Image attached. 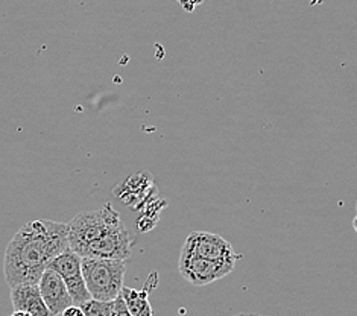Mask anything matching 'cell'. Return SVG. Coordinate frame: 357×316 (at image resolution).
I'll return each mask as SVG.
<instances>
[{"mask_svg":"<svg viewBox=\"0 0 357 316\" xmlns=\"http://www.w3.org/2000/svg\"><path fill=\"white\" fill-rule=\"evenodd\" d=\"M356 210H357V201H356Z\"/></svg>","mask_w":357,"mask_h":316,"instance_id":"16","label":"cell"},{"mask_svg":"<svg viewBox=\"0 0 357 316\" xmlns=\"http://www.w3.org/2000/svg\"><path fill=\"white\" fill-rule=\"evenodd\" d=\"M50 269L63 278L67 286V290L73 300V304L81 306L90 300V292L86 286V280L82 276V257L76 254L70 248H67L59 255L49 263Z\"/></svg>","mask_w":357,"mask_h":316,"instance_id":"5","label":"cell"},{"mask_svg":"<svg viewBox=\"0 0 357 316\" xmlns=\"http://www.w3.org/2000/svg\"><path fill=\"white\" fill-rule=\"evenodd\" d=\"M236 260H210L181 253L178 269L181 277L193 286H206L231 274Z\"/></svg>","mask_w":357,"mask_h":316,"instance_id":"4","label":"cell"},{"mask_svg":"<svg viewBox=\"0 0 357 316\" xmlns=\"http://www.w3.org/2000/svg\"><path fill=\"white\" fill-rule=\"evenodd\" d=\"M69 248L81 257L128 260L134 239L119 211L105 204L98 210L82 211L69 224Z\"/></svg>","mask_w":357,"mask_h":316,"instance_id":"2","label":"cell"},{"mask_svg":"<svg viewBox=\"0 0 357 316\" xmlns=\"http://www.w3.org/2000/svg\"><path fill=\"white\" fill-rule=\"evenodd\" d=\"M236 316H266V315H257V313H241V315H236Z\"/></svg>","mask_w":357,"mask_h":316,"instance_id":"14","label":"cell"},{"mask_svg":"<svg viewBox=\"0 0 357 316\" xmlns=\"http://www.w3.org/2000/svg\"><path fill=\"white\" fill-rule=\"evenodd\" d=\"M181 253L210 260H236V253L228 241L215 233L195 232L187 236Z\"/></svg>","mask_w":357,"mask_h":316,"instance_id":"6","label":"cell"},{"mask_svg":"<svg viewBox=\"0 0 357 316\" xmlns=\"http://www.w3.org/2000/svg\"><path fill=\"white\" fill-rule=\"evenodd\" d=\"M125 272V260L82 257V276L93 300L114 301L122 292Z\"/></svg>","mask_w":357,"mask_h":316,"instance_id":"3","label":"cell"},{"mask_svg":"<svg viewBox=\"0 0 357 316\" xmlns=\"http://www.w3.org/2000/svg\"><path fill=\"white\" fill-rule=\"evenodd\" d=\"M38 287L41 296H43L47 309L52 316H58L59 313H63V310H66L67 307L73 304V300L69 290H67L66 283L54 269L47 268L43 272V276H41L38 281Z\"/></svg>","mask_w":357,"mask_h":316,"instance_id":"7","label":"cell"},{"mask_svg":"<svg viewBox=\"0 0 357 316\" xmlns=\"http://www.w3.org/2000/svg\"><path fill=\"white\" fill-rule=\"evenodd\" d=\"M114 316H132L128 307H126L122 295H119L114 300Z\"/></svg>","mask_w":357,"mask_h":316,"instance_id":"11","label":"cell"},{"mask_svg":"<svg viewBox=\"0 0 357 316\" xmlns=\"http://www.w3.org/2000/svg\"><path fill=\"white\" fill-rule=\"evenodd\" d=\"M11 316H32V315L26 313V312H22V310H14V313H11Z\"/></svg>","mask_w":357,"mask_h":316,"instance_id":"13","label":"cell"},{"mask_svg":"<svg viewBox=\"0 0 357 316\" xmlns=\"http://www.w3.org/2000/svg\"><path fill=\"white\" fill-rule=\"evenodd\" d=\"M67 248V224L47 219H36L24 224L5 250L3 274L8 286L38 285L49 263Z\"/></svg>","mask_w":357,"mask_h":316,"instance_id":"1","label":"cell"},{"mask_svg":"<svg viewBox=\"0 0 357 316\" xmlns=\"http://www.w3.org/2000/svg\"><path fill=\"white\" fill-rule=\"evenodd\" d=\"M353 228H354V232L357 233V215H356L354 219H353Z\"/></svg>","mask_w":357,"mask_h":316,"instance_id":"15","label":"cell"},{"mask_svg":"<svg viewBox=\"0 0 357 316\" xmlns=\"http://www.w3.org/2000/svg\"><path fill=\"white\" fill-rule=\"evenodd\" d=\"M61 316H86V313H84L82 307L81 306H76V304H72L67 307L66 310H63Z\"/></svg>","mask_w":357,"mask_h":316,"instance_id":"12","label":"cell"},{"mask_svg":"<svg viewBox=\"0 0 357 316\" xmlns=\"http://www.w3.org/2000/svg\"><path fill=\"white\" fill-rule=\"evenodd\" d=\"M121 295L132 316H152V307L146 289L137 290L123 286Z\"/></svg>","mask_w":357,"mask_h":316,"instance_id":"9","label":"cell"},{"mask_svg":"<svg viewBox=\"0 0 357 316\" xmlns=\"http://www.w3.org/2000/svg\"><path fill=\"white\" fill-rule=\"evenodd\" d=\"M11 303L14 310L26 312L32 316H52L41 296L38 285H17L11 287Z\"/></svg>","mask_w":357,"mask_h":316,"instance_id":"8","label":"cell"},{"mask_svg":"<svg viewBox=\"0 0 357 316\" xmlns=\"http://www.w3.org/2000/svg\"><path fill=\"white\" fill-rule=\"evenodd\" d=\"M81 307L86 316H114V301H99L90 298Z\"/></svg>","mask_w":357,"mask_h":316,"instance_id":"10","label":"cell"}]
</instances>
